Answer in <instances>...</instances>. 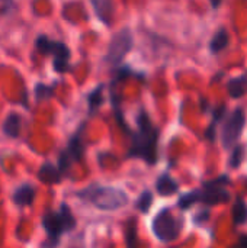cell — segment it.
<instances>
[{"instance_id":"9","label":"cell","mask_w":247,"mask_h":248,"mask_svg":"<svg viewBox=\"0 0 247 248\" xmlns=\"http://www.w3.org/2000/svg\"><path fill=\"white\" fill-rule=\"evenodd\" d=\"M84 153V147H83V141H82V132L79 131L68 142V147L61 151L60 157H58V170L64 174L67 173V170L70 169L71 164L77 163Z\"/></svg>"},{"instance_id":"4","label":"cell","mask_w":247,"mask_h":248,"mask_svg":"<svg viewBox=\"0 0 247 248\" xmlns=\"http://www.w3.org/2000/svg\"><path fill=\"white\" fill-rule=\"evenodd\" d=\"M153 234L157 240L163 243H170L179 238L182 230H183V221L173 217L172 211L169 208H165L157 212L151 222Z\"/></svg>"},{"instance_id":"7","label":"cell","mask_w":247,"mask_h":248,"mask_svg":"<svg viewBox=\"0 0 247 248\" xmlns=\"http://www.w3.org/2000/svg\"><path fill=\"white\" fill-rule=\"evenodd\" d=\"M230 185V177L227 174H221L213 180H207L202 183V189L199 190V202L207 206L223 205L230 201V193L226 190V186Z\"/></svg>"},{"instance_id":"23","label":"cell","mask_w":247,"mask_h":248,"mask_svg":"<svg viewBox=\"0 0 247 248\" xmlns=\"http://www.w3.org/2000/svg\"><path fill=\"white\" fill-rule=\"evenodd\" d=\"M51 93H52V89L45 84H36L35 87V96L38 99H47L48 96H51Z\"/></svg>"},{"instance_id":"27","label":"cell","mask_w":247,"mask_h":248,"mask_svg":"<svg viewBox=\"0 0 247 248\" xmlns=\"http://www.w3.org/2000/svg\"><path fill=\"white\" fill-rule=\"evenodd\" d=\"M221 1H223V0H211V3H213V7H214V9L220 7V6H221Z\"/></svg>"},{"instance_id":"18","label":"cell","mask_w":247,"mask_h":248,"mask_svg":"<svg viewBox=\"0 0 247 248\" xmlns=\"http://www.w3.org/2000/svg\"><path fill=\"white\" fill-rule=\"evenodd\" d=\"M233 219L236 225H245L247 222V203L240 198L236 199L233 206Z\"/></svg>"},{"instance_id":"2","label":"cell","mask_w":247,"mask_h":248,"mask_svg":"<svg viewBox=\"0 0 247 248\" xmlns=\"http://www.w3.org/2000/svg\"><path fill=\"white\" fill-rule=\"evenodd\" d=\"M77 196L100 211H116L128 203V196L124 190L98 185L83 189L77 193Z\"/></svg>"},{"instance_id":"24","label":"cell","mask_w":247,"mask_h":248,"mask_svg":"<svg viewBox=\"0 0 247 248\" xmlns=\"http://www.w3.org/2000/svg\"><path fill=\"white\" fill-rule=\"evenodd\" d=\"M210 219V209H202V211H199L195 217H194V222H195V225H202V224H205L207 221Z\"/></svg>"},{"instance_id":"22","label":"cell","mask_w":247,"mask_h":248,"mask_svg":"<svg viewBox=\"0 0 247 248\" xmlns=\"http://www.w3.org/2000/svg\"><path fill=\"white\" fill-rule=\"evenodd\" d=\"M226 113H227V106H226V105L218 106V108L214 110V113H213V122H211V124L218 125V124L226 118Z\"/></svg>"},{"instance_id":"8","label":"cell","mask_w":247,"mask_h":248,"mask_svg":"<svg viewBox=\"0 0 247 248\" xmlns=\"http://www.w3.org/2000/svg\"><path fill=\"white\" fill-rule=\"evenodd\" d=\"M131 48H132V33L130 29L124 28L112 36L105 58L106 62L114 65L119 64L125 58V55L131 51Z\"/></svg>"},{"instance_id":"17","label":"cell","mask_w":247,"mask_h":248,"mask_svg":"<svg viewBox=\"0 0 247 248\" xmlns=\"http://www.w3.org/2000/svg\"><path fill=\"white\" fill-rule=\"evenodd\" d=\"M93 9L96 10L98 16L103 22H111V15H112V1L111 0H93Z\"/></svg>"},{"instance_id":"3","label":"cell","mask_w":247,"mask_h":248,"mask_svg":"<svg viewBox=\"0 0 247 248\" xmlns=\"http://www.w3.org/2000/svg\"><path fill=\"white\" fill-rule=\"evenodd\" d=\"M42 225L48 235V246H57L60 243L61 235L76 227V219L68 206L63 203L57 212L49 211L44 215Z\"/></svg>"},{"instance_id":"13","label":"cell","mask_w":247,"mask_h":248,"mask_svg":"<svg viewBox=\"0 0 247 248\" xmlns=\"http://www.w3.org/2000/svg\"><path fill=\"white\" fill-rule=\"evenodd\" d=\"M227 92L231 99H240L247 93V74L230 78L227 83Z\"/></svg>"},{"instance_id":"21","label":"cell","mask_w":247,"mask_h":248,"mask_svg":"<svg viewBox=\"0 0 247 248\" xmlns=\"http://www.w3.org/2000/svg\"><path fill=\"white\" fill-rule=\"evenodd\" d=\"M102 90H103V87L99 86L96 90H93V92L90 93V96H89V103H90V109H92V110L96 109V108L102 103V100H103V97H102Z\"/></svg>"},{"instance_id":"11","label":"cell","mask_w":247,"mask_h":248,"mask_svg":"<svg viewBox=\"0 0 247 248\" xmlns=\"http://www.w3.org/2000/svg\"><path fill=\"white\" fill-rule=\"evenodd\" d=\"M156 190L159 195L162 196H172L175 193H178L179 190V183L175 182L169 174H162L157 182H156Z\"/></svg>"},{"instance_id":"1","label":"cell","mask_w":247,"mask_h":248,"mask_svg":"<svg viewBox=\"0 0 247 248\" xmlns=\"http://www.w3.org/2000/svg\"><path fill=\"white\" fill-rule=\"evenodd\" d=\"M138 129L131 135L132 144L128 151V157L141 158L147 164L153 166L157 163V144H159V129L153 125L148 113L140 110L137 118Z\"/></svg>"},{"instance_id":"10","label":"cell","mask_w":247,"mask_h":248,"mask_svg":"<svg viewBox=\"0 0 247 248\" xmlns=\"http://www.w3.org/2000/svg\"><path fill=\"white\" fill-rule=\"evenodd\" d=\"M12 199L19 206H28L35 199V187L32 185H22L15 190Z\"/></svg>"},{"instance_id":"16","label":"cell","mask_w":247,"mask_h":248,"mask_svg":"<svg viewBox=\"0 0 247 248\" xmlns=\"http://www.w3.org/2000/svg\"><path fill=\"white\" fill-rule=\"evenodd\" d=\"M245 151H246V145L245 144H234L233 147V151H231V155L229 158V167L231 170H237L242 163L245 161Z\"/></svg>"},{"instance_id":"20","label":"cell","mask_w":247,"mask_h":248,"mask_svg":"<svg viewBox=\"0 0 247 248\" xmlns=\"http://www.w3.org/2000/svg\"><path fill=\"white\" fill-rule=\"evenodd\" d=\"M151 205H153V193H151L150 190L143 192L141 196H140L138 201H137V209H138L141 214H148Z\"/></svg>"},{"instance_id":"19","label":"cell","mask_w":247,"mask_h":248,"mask_svg":"<svg viewBox=\"0 0 247 248\" xmlns=\"http://www.w3.org/2000/svg\"><path fill=\"white\" fill-rule=\"evenodd\" d=\"M198 202H199V190L197 189V190H192V192L182 195L178 201V205L182 211H188L191 206H194Z\"/></svg>"},{"instance_id":"5","label":"cell","mask_w":247,"mask_h":248,"mask_svg":"<svg viewBox=\"0 0 247 248\" xmlns=\"http://www.w3.org/2000/svg\"><path fill=\"white\" fill-rule=\"evenodd\" d=\"M221 128V144L224 150H231L234 144L239 142L247 122L246 110L242 106H237L227 118L223 119Z\"/></svg>"},{"instance_id":"14","label":"cell","mask_w":247,"mask_h":248,"mask_svg":"<svg viewBox=\"0 0 247 248\" xmlns=\"http://www.w3.org/2000/svg\"><path fill=\"white\" fill-rule=\"evenodd\" d=\"M61 177H63V173L58 170V167H54L49 163H45L38 171V179L44 183H49V185L58 183Z\"/></svg>"},{"instance_id":"26","label":"cell","mask_w":247,"mask_h":248,"mask_svg":"<svg viewBox=\"0 0 247 248\" xmlns=\"http://www.w3.org/2000/svg\"><path fill=\"white\" fill-rule=\"evenodd\" d=\"M239 244H240L242 247H247V234L240 235V238H239Z\"/></svg>"},{"instance_id":"12","label":"cell","mask_w":247,"mask_h":248,"mask_svg":"<svg viewBox=\"0 0 247 248\" xmlns=\"http://www.w3.org/2000/svg\"><path fill=\"white\" fill-rule=\"evenodd\" d=\"M229 42H230V35H229L227 29L226 28H220L214 33V36H213V39L210 42V51H211V54L213 55L220 54L221 51H224L229 46Z\"/></svg>"},{"instance_id":"15","label":"cell","mask_w":247,"mask_h":248,"mask_svg":"<svg viewBox=\"0 0 247 248\" xmlns=\"http://www.w3.org/2000/svg\"><path fill=\"white\" fill-rule=\"evenodd\" d=\"M20 128H22V116L17 113H10L3 124V132L10 138L19 137Z\"/></svg>"},{"instance_id":"25","label":"cell","mask_w":247,"mask_h":248,"mask_svg":"<svg viewBox=\"0 0 247 248\" xmlns=\"http://www.w3.org/2000/svg\"><path fill=\"white\" fill-rule=\"evenodd\" d=\"M215 126L217 125H214V124H211L208 128H207V131H205V138L210 141V142H214L215 141V138H217V132H215Z\"/></svg>"},{"instance_id":"6","label":"cell","mask_w":247,"mask_h":248,"mask_svg":"<svg viewBox=\"0 0 247 248\" xmlns=\"http://www.w3.org/2000/svg\"><path fill=\"white\" fill-rule=\"evenodd\" d=\"M35 46L39 52L48 54L54 57V70L58 74H64L68 71V61H70V49L66 44L52 41L51 38L45 35H39L35 41Z\"/></svg>"}]
</instances>
